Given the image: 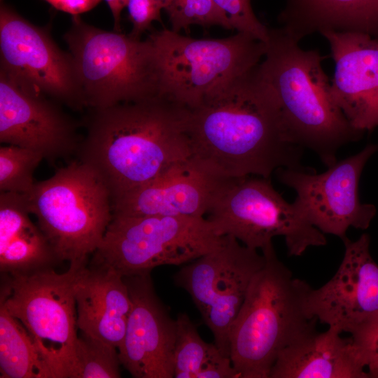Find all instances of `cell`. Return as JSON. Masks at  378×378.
I'll return each mask as SVG.
<instances>
[{"label":"cell","mask_w":378,"mask_h":378,"mask_svg":"<svg viewBox=\"0 0 378 378\" xmlns=\"http://www.w3.org/2000/svg\"><path fill=\"white\" fill-rule=\"evenodd\" d=\"M59 261L82 270L101 243L113 218L109 190L88 165L74 161L25 195Z\"/></svg>","instance_id":"8992f818"},{"label":"cell","mask_w":378,"mask_h":378,"mask_svg":"<svg viewBox=\"0 0 378 378\" xmlns=\"http://www.w3.org/2000/svg\"><path fill=\"white\" fill-rule=\"evenodd\" d=\"M107 3L114 20V31L120 32L121 29V12L125 6L122 0H105Z\"/></svg>","instance_id":"1f68e13d"},{"label":"cell","mask_w":378,"mask_h":378,"mask_svg":"<svg viewBox=\"0 0 378 378\" xmlns=\"http://www.w3.org/2000/svg\"><path fill=\"white\" fill-rule=\"evenodd\" d=\"M91 111L76 155L101 177L111 202L190 158L189 108L171 98Z\"/></svg>","instance_id":"7a4b0ae2"},{"label":"cell","mask_w":378,"mask_h":378,"mask_svg":"<svg viewBox=\"0 0 378 378\" xmlns=\"http://www.w3.org/2000/svg\"><path fill=\"white\" fill-rule=\"evenodd\" d=\"M80 270L8 274L1 286L0 305L28 331L52 378L71 377L78 337L74 284Z\"/></svg>","instance_id":"30bf717a"},{"label":"cell","mask_w":378,"mask_h":378,"mask_svg":"<svg viewBox=\"0 0 378 378\" xmlns=\"http://www.w3.org/2000/svg\"><path fill=\"white\" fill-rule=\"evenodd\" d=\"M176 321L174 378H239L230 358L202 340L188 315L179 313Z\"/></svg>","instance_id":"603a6c76"},{"label":"cell","mask_w":378,"mask_h":378,"mask_svg":"<svg viewBox=\"0 0 378 378\" xmlns=\"http://www.w3.org/2000/svg\"><path fill=\"white\" fill-rule=\"evenodd\" d=\"M155 1L158 2L162 6L164 10H165L168 7L171 1V0H155Z\"/></svg>","instance_id":"d6a6232c"},{"label":"cell","mask_w":378,"mask_h":378,"mask_svg":"<svg viewBox=\"0 0 378 378\" xmlns=\"http://www.w3.org/2000/svg\"><path fill=\"white\" fill-rule=\"evenodd\" d=\"M364 360L369 378H378V312L351 332Z\"/></svg>","instance_id":"f1b7e54d"},{"label":"cell","mask_w":378,"mask_h":378,"mask_svg":"<svg viewBox=\"0 0 378 378\" xmlns=\"http://www.w3.org/2000/svg\"><path fill=\"white\" fill-rule=\"evenodd\" d=\"M321 34L335 62L333 99L355 129L373 131L378 127V38L361 32Z\"/></svg>","instance_id":"e0dca14e"},{"label":"cell","mask_w":378,"mask_h":378,"mask_svg":"<svg viewBox=\"0 0 378 378\" xmlns=\"http://www.w3.org/2000/svg\"><path fill=\"white\" fill-rule=\"evenodd\" d=\"M126 6L132 29L129 35L140 39L153 21L161 22L162 6L155 0H127Z\"/></svg>","instance_id":"f546056e"},{"label":"cell","mask_w":378,"mask_h":378,"mask_svg":"<svg viewBox=\"0 0 378 378\" xmlns=\"http://www.w3.org/2000/svg\"><path fill=\"white\" fill-rule=\"evenodd\" d=\"M377 150V144H368L321 174L281 167L276 170V176L295 190L293 205L313 226L343 241L349 227L366 230L376 215L374 205L360 202L359 181L365 164Z\"/></svg>","instance_id":"7c38bea8"},{"label":"cell","mask_w":378,"mask_h":378,"mask_svg":"<svg viewBox=\"0 0 378 378\" xmlns=\"http://www.w3.org/2000/svg\"><path fill=\"white\" fill-rule=\"evenodd\" d=\"M74 294L81 333L118 349L132 309L124 277L111 270L87 266L76 278Z\"/></svg>","instance_id":"d6986e66"},{"label":"cell","mask_w":378,"mask_h":378,"mask_svg":"<svg viewBox=\"0 0 378 378\" xmlns=\"http://www.w3.org/2000/svg\"><path fill=\"white\" fill-rule=\"evenodd\" d=\"M206 214L218 234L231 235L253 249H263L277 236L284 238L291 256L327 243L325 234L286 202L267 178H224Z\"/></svg>","instance_id":"ba28073f"},{"label":"cell","mask_w":378,"mask_h":378,"mask_svg":"<svg viewBox=\"0 0 378 378\" xmlns=\"http://www.w3.org/2000/svg\"><path fill=\"white\" fill-rule=\"evenodd\" d=\"M0 53L1 70L18 83L74 109L83 107L70 54L62 52L44 29L3 2Z\"/></svg>","instance_id":"4fadbf2b"},{"label":"cell","mask_w":378,"mask_h":378,"mask_svg":"<svg viewBox=\"0 0 378 378\" xmlns=\"http://www.w3.org/2000/svg\"><path fill=\"white\" fill-rule=\"evenodd\" d=\"M164 10L169 15L172 30L177 33L181 29L189 31L192 24L234 29L227 15L213 0H171Z\"/></svg>","instance_id":"4316f807"},{"label":"cell","mask_w":378,"mask_h":378,"mask_svg":"<svg viewBox=\"0 0 378 378\" xmlns=\"http://www.w3.org/2000/svg\"><path fill=\"white\" fill-rule=\"evenodd\" d=\"M24 194L0 192V269L9 275L50 268L59 262L50 244L29 218Z\"/></svg>","instance_id":"44dd1931"},{"label":"cell","mask_w":378,"mask_h":378,"mask_svg":"<svg viewBox=\"0 0 378 378\" xmlns=\"http://www.w3.org/2000/svg\"><path fill=\"white\" fill-rule=\"evenodd\" d=\"M225 235L204 218L113 216L90 266L123 277L186 265L218 247Z\"/></svg>","instance_id":"52a82bcc"},{"label":"cell","mask_w":378,"mask_h":378,"mask_svg":"<svg viewBox=\"0 0 378 378\" xmlns=\"http://www.w3.org/2000/svg\"><path fill=\"white\" fill-rule=\"evenodd\" d=\"M132 302L121 365L135 378H173L176 319L158 298L150 273L124 277Z\"/></svg>","instance_id":"2e32d148"},{"label":"cell","mask_w":378,"mask_h":378,"mask_svg":"<svg viewBox=\"0 0 378 378\" xmlns=\"http://www.w3.org/2000/svg\"><path fill=\"white\" fill-rule=\"evenodd\" d=\"M223 178L204 171L189 159L113 199V216L203 218Z\"/></svg>","instance_id":"ac0fdd59"},{"label":"cell","mask_w":378,"mask_h":378,"mask_svg":"<svg viewBox=\"0 0 378 378\" xmlns=\"http://www.w3.org/2000/svg\"><path fill=\"white\" fill-rule=\"evenodd\" d=\"M0 377L52 378L24 326L0 305Z\"/></svg>","instance_id":"cb8c5ba5"},{"label":"cell","mask_w":378,"mask_h":378,"mask_svg":"<svg viewBox=\"0 0 378 378\" xmlns=\"http://www.w3.org/2000/svg\"><path fill=\"white\" fill-rule=\"evenodd\" d=\"M265 262L262 253L225 235L218 247L186 264L173 276L176 286L190 295L215 344L225 356L230 357L232 326L253 276Z\"/></svg>","instance_id":"8fae6325"},{"label":"cell","mask_w":378,"mask_h":378,"mask_svg":"<svg viewBox=\"0 0 378 378\" xmlns=\"http://www.w3.org/2000/svg\"><path fill=\"white\" fill-rule=\"evenodd\" d=\"M213 1L227 15L234 29L264 43L267 41L269 28L255 16L251 6V0Z\"/></svg>","instance_id":"83f0119b"},{"label":"cell","mask_w":378,"mask_h":378,"mask_svg":"<svg viewBox=\"0 0 378 378\" xmlns=\"http://www.w3.org/2000/svg\"><path fill=\"white\" fill-rule=\"evenodd\" d=\"M374 1H375L377 14V17H378V0H374Z\"/></svg>","instance_id":"836d02e7"},{"label":"cell","mask_w":378,"mask_h":378,"mask_svg":"<svg viewBox=\"0 0 378 378\" xmlns=\"http://www.w3.org/2000/svg\"><path fill=\"white\" fill-rule=\"evenodd\" d=\"M341 334L328 328L288 346L278 356L270 378H369L351 337Z\"/></svg>","instance_id":"ffe728a7"},{"label":"cell","mask_w":378,"mask_h":378,"mask_svg":"<svg viewBox=\"0 0 378 378\" xmlns=\"http://www.w3.org/2000/svg\"><path fill=\"white\" fill-rule=\"evenodd\" d=\"M122 1L123 2V4H125V6H126L127 0H122Z\"/></svg>","instance_id":"e575fe53"},{"label":"cell","mask_w":378,"mask_h":378,"mask_svg":"<svg viewBox=\"0 0 378 378\" xmlns=\"http://www.w3.org/2000/svg\"><path fill=\"white\" fill-rule=\"evenodd\" d=\"M81 139L74 120L45 95L0 71V142L39 153L55 163L76 155Z\"/></svg>","instance_id":"5bb4252c"},{"label":"cell","mask_w":378,"mask_h":378,"mask_svg":"<svg viewBox=\"0 0 378 378\" xmlns=\"http://www.w3.org/2000/svg\"><path fill=\"white\" fill-rule=\"evenodd\" d=\"M44 160L38 152L17 146L0 147V191L27 194L35 169Z\"/></svg>","instance_id":"484cf974"},{"label":"cell","mask_w":378,"mask_h":378,"mask_svg":"<svg viewBox=\"0 0 378 378\" xmlns=\"http://www.w3.org/2000/svg\"><path fill=\"white\" fill-rule=\"evenodd\" d=\"M279 21L298 42L324 31L361 32L378 38L374 0H286Z\"/></svg>","instance_id":"7402d4cb"},{"label":"cell","mask_w":378,"mask_h":378,"mask_svg":"<svg viewBox=\"0 0 378 378\" xmlns=\"http://www.w3.org/2000/svg\"><path fill=\"white\" fill-rule=\"evenodd\" d=\"M120 364L117 348L81 333L70 378H118Z\"/></svg>","instance_id":"d4e9b609"},{"label":"cell","mask_w":378,"mask_h":378,"mask_svg":"<svg viewBox=\"0 0 378 378\" xmlns=\"http://www.w3.org/2000/svg\"><path fill=\"white\" fill-rule=\"evenodd\" d=\"M64 38L83 107L99 109L162 96L154 47L147 38L108 31L74 15Z\"/></svg>","instance_id":"5b68a950"},{"label":"cell","mask_w":378,"mask_h":378,"mask_svg":"<svg viewBox=\"0 0 378 378\" xmlns=\"http://www.w3.org/2000/svg\"><path fill=\"white\" fill-rule=\"evenodd\" d=\"M190 160L220 178H270L279 168L304 169L278 102L258 64L209 92L188 108Z\"/></svg>","instance_id":"6da1fadb"},{"label":"cell","mask_w":378,"mask_h":378,"mask_svg":"<svg viewBox=\"0 0 378 378\" xmlns=\"http://www.w3.org/2000/svg\"><path fill=\"white\" fill-rule=\"evenodd\" d=\"M151 41L162 96L195 106L216 87L248 71L264 57L265 43L243 32L219 39H195L172 29L154 31Z\"/></svg>","instance_id":"9c48e42d"},{"label":"cell","mask_w":378,"mask_h":378,"mask_svg":"<svg viewBox=\"0 0 378 378\" xmlns=\"http://www.w3.org/2000/svg\"><path fill=\"white\" fill-rule=\"evenodd\" d=\"M55 8L71 14L79 15L95 7L101 0H45Z\"/></svg>","instance_id":"4dcf8cb0"},{"label":"cell","mask_w":378,"mask_h":378,"mask_svg":"<svg viewBox=\"0 0 378 378\" xmlns=\"http://www.w3.org/2000/svg\"><path fill=\"white\" fill-rule=\"evenodd\" d=\"M344 254L335 275L307 297L310 315L338 332L350 333L378 312V264L370 253V237L342 241Z\"/></svg>","instance_id":"9a60e30c"},{"label":"cell","mask_w":378,"mask_h":378,"mask_svg":"<svg viewBox=\"0 0 378 378\" xmlns=\"http://www.w3.org/2000/svg\"><path fill=\"white\" fill-rule=\"evenodd\" d=\"M264 265L253 276L232 326L230 357L239 378H270L279 354L316 332L307 308L312 288L293 276L273 244L261 250Z\"/></svg>","instance_id":"277c9868"},{"label":"cell","mask_w":378,"mask_h":378,"mask_svg":"<svg viewBox=\"0 0 378 378\" xmlns=\"http://www.w3.org/2000/svg\"><path fill=\"white\" fill-rule=\"evenodd\" d=\"M265 45L258 71L278 102L290 141L333 165L338 150L365 132L350 124L333 99L323 57L318 50L302 49L281 27L269 29Z\"/></svg>","instance_id":"3957f363"}]
</instances>
